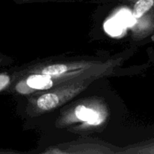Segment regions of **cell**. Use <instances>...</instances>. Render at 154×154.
<instances>
[{"label":"cell","mask_w":154,"mask_h":154,"mask_svg":"<svg viewBox=\"0 0 154 154\" xmlns=\"http://www.w3.org/2000/svg\"><path fill=\"white\" fill-rule=\"evenodd\" d=\"M75 114L78 119L83 121H87L92 124L96 123L98 119V115L96 111L87 108L84 105H79L75 109Z\"/></svg>","instance_id":"cell-3"},{"label":"cell","mask_w":154,"mask_h":154,"mask_svg":"<svg viewBox=\"0 0 154 154\" xmlns=\"http://www.w3.org/2000/svg\"><path fill=\"white\" fill-rule=\"evenodd\" d=\"M154 0H138L134 6L132 16L138 19L153 7Z\"/></svg>","instance_id":"cell-4"},{"label":"cell","mask_w":154,"mask_h":154,"mask_svg":"<svg viewBox=\"0 0 154 154\" xmlns=\"http://www.w3.org/2000/svg\"><path fill=\"white\" fill-rule=\"evenodd\" d=\"M59 103V99L54 93H48L41 96L38 100V106L42 110L48 111L55 108Z\"/></svg>","instance_id":"cell-2"},{"label":"cell","mask_w":154,"mask_h":154,"mask_svg":"<svg viewBox=\"0 0 154 154\" xmlns=\"http://www.w3.org/2000/svg\"><path fill=\"white\" fill-rule=\"evenodd\" d=\"M67 71V66L65 65L57 64L48 66L42 70V74L47 75H61Z\"/></svg>","instance_id":"cell-5"},{"label":"cell","mask_w":154,"mask_h":154,"mask_svg":"<svg viewBox=\"0 0 154 154\" xmlns=\"http://www.w3.org/2000/svg\"><path fill=\"white\" fill-rule=\"evenodd\" d=\"M105 29L109 34L113 35H120L122 31L121 22L118 20H111L105 24Z\"/></svg>","instance_id":"cell-6"},{"label":"cell","mask_w":154,"mask_h":154,"mask_svg":"<svg viewBox=\"0 0 154 154\" xmlns=\"http://www.w3.org/2000/svg\"><path fill=\"white\" fill-rule=\"evenodd\" d=\"M26 83L31 88L36 90H48L53 86L51 77L47 75H31L27 78Z\"/></svg>","instance_id":"cell-1"}]
</instances>
